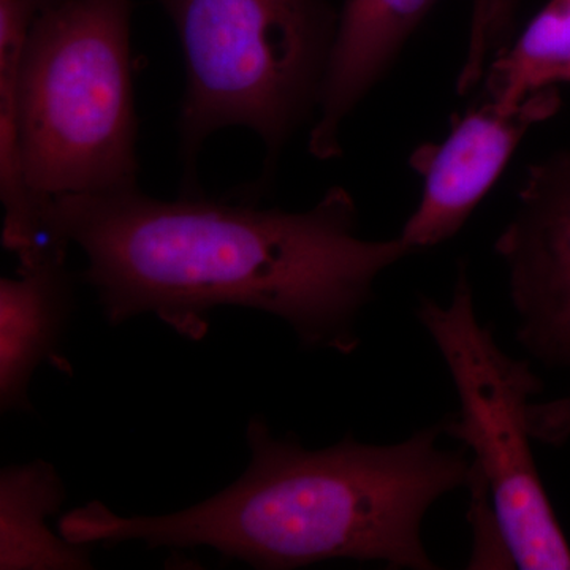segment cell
Masks as SVG:
<instances>
[{"label":"cell","mask_w":570,"mask_h":570,"mask_svg":"<svg viewBox=\"0 0 570 570\" xmlns=\"http://www.w3.org/2000/svg\"><path fill=\"white\" fill-rule=\"evenodd\" d=\"M45 227L88 258L111 325L154 314L186 340H204L209 314L242 306L279 317L305 348L360 346V314L379 277L414 254L400 236H358V208L333 186L313 208L284 212L184 194L159 200L137 187L62 195L43 204Z\"/></svg>","instance_id":"1"},{"label":"cell","mask_w":570,"mask_h":570,"mask_svg":"<svg viewBox=\"0 0 570 570\" xmlns=\"http://www.w3.org/2000/svg\"><path fill=\"white\" fill-rule=\"evenodd\" d=\"M487 6L489 0H472V17L471 28H469V37L474 36L482 26L483 18H485Z\"/></svg>","instance_id":"14"},{"label":"cell","mask_w":570,"mask_h":570,"mask_svg":"<svg viewBox=\"0 0 570 570\" xmlns=\"http://www.w3.org/2000/svg\"><path fill=\"white\" fill-rule=\"evenodd\" d=\"M528 417L535 442L561 448L570 441V390L557 400L532 401Z\"/></svg>","instance_id":"13"},{"label":"cell","mask_w":570,"mask_h":570,"mask_svg":"<svg viewBox=\"0 0 570 570\" xmlns=\"http://www.w3.org/2000/svg\"><path fill=\"white\" fill-rule=\"evenodd\" d=\"M130 20L132 0H56L0 78V151L21 146L40 202L138 186Z\"/></svg>","instance_id":"3"},{"label":"cell","mask_w":570,"mask_h":570,"mask_svg":"<svg viewBox=\"0 0 570 570\" xmlns=\"http://www.w3.org/2000/svg\"><path fill=\"white\" fill-rule=\"evenodd\" d=\"M560 107L557 86L531 94L513 110H502L487 99L455 116L444 140L419 146L411 167L422 178V195L397 235L401 242L415 254L459 235L524 135L557 115Z\"/></svg>","instance_id":"7"},{"label":"cell","mask_w":570,"mask_h":570,"mask_svg":"<svg viewBox=\"0 0 570 570\" xmlns=\"http://www.w3.org/2000/svg\"><path fill=\"white\" fill-rule=\"evenodd\" d=\"M519 0H489L485 18L478 33L469 37L466 58L456 78L459 94L471 92L485 77L491 59L508 45L513 14Z\"/></svg>","instance_id":"12"},{"label":"cell","mask_w":570,"mask_h":570,"mask_svg":"<svg viewBox=\"0 0 570 570\" xmlns=\"http://www.w3.org/2000/svg\"><path fill=\"white\" fill-rule=\"evenodd\" d=\"M67 249L45 250L0 281V404L2 411H32L28 390L37 366L70 365L59 346L71 313L73 279Z\"/></svg>","instance_id":"9"},{"label":"cell","mask_w":570,"mask_h":570,"mask_svg":"<svg viewBox=\"0 0 570 570\" xmlns=\"http://www.w3.org/2000/svg\"><path fill=\"white\" fill-rule=\"evenodd\" d=\"M494 250L508 269L517 343L540 365L570 370V149L528 168Z\"/></svg>","instance_id":"6"},{"label":"cell","mask_w":570,"mask_h":570,"mask_svg":"<svg viewBox=\"0 0 570 570\" xmlns=\"http://www.w3.org/2000/svg\"><path fill=\"white\" fill-rule=\"evenodd\" d=\"M415 317L448 366L459 411L442 420L444 433L471 453L489 485L510 553L521 570H570L562 531L531 442L530 406L543 390L530 360L499 347L493 328L479 321L468 264L460 262L448 305L419 296Z\"/></svg>","instance_id":"5"},{"label":"cell","mask_w":570,"mask_h":570,"mask_svg":"<svg viewBox=\"0 0 570 570\" xmlns=\"http://www.w3.org/2000/svg\"><path fill=\"white\" fill-rule=\"evenodd\" d=\"M439 0H344L335 45L311 124L307 149L317 160L343 154L348 116L373 91Z\"/></svg>","instance_id":"8"},{"label":"cell","mask_w":570,"mask_h":570,"mask_svg":"<svg viewBox=\"0 0 570 570\" xmlns=\"http://www.w3.org/2000/svg\"><path fill=\"white\" fill-rule=\"evenodd\" d=\"M63 499L61 479L43 461L10 466L0 478V569H91L89 543L56 538L47 517Z\"/></svg>","instance_id":"10"},{"label":"cell","mask_w":570,"mask_h":570,"mask_svg":"<svg viewBox=\"0 0 570 570\" xmlns=\"http://www.w3.org/2000/svg\"><path fill=\"white\" fill-rule=\"evenodd\" d=\"M246 434L249 466L216 497L159 517H119L92 501L63 515L59 532L89 546L209 547L261 570L330 560L441 569L423 543V520L439 499L468 487L472 468L463 445H439L442 420L390 445L347 436L309 450L298 438L273 436L261 415Z\"/></svg>","instance_id":"2"},{"label":"cell","mask_w":570,"mask_h":570,"mask_svg":"<svg viewBox=\"0 0 570 570\" xmlns=\"http://www.w3.org/2000/svg\"><path fill=\"white\" fill-rule=\"evenodd\" d=\"M487 99L513 110L528 96L570 82V0H550L519 39L491 59L485 77Z\"/></svg>","instance_id":"11"},{"label":"cell","mask_w":570,"mask_h":570,"mask_svg":"<svg viewBox=\"0 0 570 570\" xmlns=\"http://www.w3.org/2000/svg\"><path fill=\"white\" fill-rule=\"evenodd\" d=\"M181 45L179 156L184 194L214 134L242 127L265 146L272 176L284 146L316 118L340 13L328 0H163Z\"/></svg>","instance_id":"4"}]
</instances>
